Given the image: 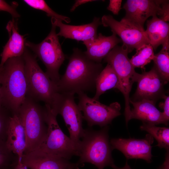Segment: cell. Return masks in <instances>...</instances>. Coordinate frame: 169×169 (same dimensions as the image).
<instances>
[{"label": "cell", "mask_w": 169, "mask_h": 169, "mask_svg": "<svg viewBox=\"0 0 169 169\" xmlns=\"http://www.w3.org/2000/svg\"><path fill=\"white\" fill-rule=\"evenodd\" d=\"M159 168H158V169H159Z\"/></svg>", "instance_id": "38"}, {"label": "cell", "mask_w": 169, "mask_h": 169, "mask_svg": "<svg viewBox=\"0 0 169 169\" xmlns=\"http://www.w3.org/2000/svg\"><path fill=\"white\" fill-rule=\"evenodd\" d=\"M22 56L27 84V95L44 102L53 111L60 94L56 84L43 71L36 57L26 47Z\"/></svg>", "instance_id": "3"}, {"label": "cell", "mask_w": 169, "mask_h": 169, "mask_svg": "<svg viewBox=\"0 0 169 169\" xmlns=\"http://www.w3.org/2000/svg\"><path fill=\"white\" fill-rule=\"evenodd\" d=\"M137 87L131 99L133 101L147 100L156 103L165 95V83L154 66L149 71L139 74L136 82Z\"/></svg>", "instance_id": "13"}, {"label": "cell", "mask_w": 169, "mask_h": 169, "mask_svg": "<svg viewBox=\"0 0 169 169\" xmlns=\"http://www.w3.org/2000/svg\"><path fill=\"white\" fill-rule=\"evenodd\" d=\"M122 0H110L107 9L114 15H118L121 9Z\"/></svg>", "instance_id": "31"}, {"label": "cell", "mask_w": 169, "mask_h": 169, "mask_svg": "<svg viewBox=\"0 0 169 169\" xmlns=\"http://www.w3.org/2000/svg\"><path fill=\"white\" fill-rule=\"evenodd\" d=\"M113 169H132L126 162L125 166L123 167H119L116 166L114 164L111 166Z\"/></svg>", "instance_id": "35"}, {"label": "cell", "mask_w": 169, "mask_h": 169, "mask_svg": "<svg viewBox=\"0 0 169 169\" xmlns=\"http://www.w3.org/2000/svg\"><path fill=\"white\" fill-rule=\"evenodd\" d=\"M121 40L113 33L111 35L106 36L99 33L94 38L83 42L87 50L84 53L90 60L101 63L103 59Z\"/></svg>", "instance_id": "17"}, {"label": "cell", "mask_w": 169, "mask_h": 169, "mask_svg": "<svg viewBox=\"0 0 169 169\" xmlns=\"http://www.w3.org/2000/svg\"><path fill=\"white\" fill-rule=\"evenodd\" d=\"M154 66L165 84L169 80V42L162 45L160 51L154 55Z\"/></svg>", "instance_id": "23"}, {"label": "cell", "mask_w": 169, "mask_h": 169, "mask_svg": "<svg viewBox=\"0 0 169 169\" xmlns=\"http://www.w3.org/2000/svg\"><path fill=\"white\" fill-rule=\"evenodd\" d=\"M2 105L12 114H17L27 93L23 56L8 59L0 68Z\"/></svg>", "instance_id": "2"}, {"label": "cell", "mask_w": 169, "mask_h": 169, "mask_svg": "<svg viewBox=\"0 0 169 169\" xmlns=\"http://www.w3.org/2000/svg\"><path fill=\"white\" fill-rule=\"evenodd\" d=\"M159 169H169V154L166 153L165 155V160L163 165Z\"/></svg>", "instance_id": "33"}, {"label": "cell", "mask_w": 169, "mask_h": 169, "mask_svg": "<svg viewBox=\"0 0 169 169\" xmlns=\"http://www.w3.org/2000/svg\"><path fill=\"white\" fill-rule=\"evenodd\" d=\"M130 103L133 108L131 110L129 121L135 119L141 120L142 122L155 125L160 124L167 125L163 112L156 108L154 101L145 99L133 101L130 100Z\"/></svg>", "instance_id": "19"}, {"label": "cell", "mask_w": 169, "mask_h": 169, "mask_svg": "<svg viewBox=\"0 0 169 169\" xmlns=\"http://www.w3.org/2000/svg\"><path fill=\"white\" fill-rule=\"evenodd\" d=\"M142 131H145L155 138L157 142V146L164 148L166 151L169 150V128L160 127L155 125L143 122L140 127Z\"/></svg>", "instance_id": "24"}, {"label": "cell", "mask_w": 169, "mask_h": 169, "mask_svg": "<svg viewBox=\"0 0 169 169\" xmlns=\"http://www.w3.org/2000/svg\"><path fill=\"white\" fill-rule=\"evenodd\" d=\"M123 8L125 11L123 18L142 29L150 16H157L164 21H169V0H128Z\"/></svg>", "instance_id": "9"}, {"label": "cell", "mask_w": 169, "mask_h": 169, "mask_svg": "<svg viewBox=\"0 0 169 169\" xmlns=\"http://www.w3.org/2000/svg\"><path fill=\"white\" fill-rule=\"evenodd\" d=\"M117 76L111 66L107 64L98 76L96 81V93L93 98L98 100L100 96L106 90L119 87Z\"/></svg>", "instance_id": "22"}, {"label": "cell", "mask_w": 169, "mask_h": 169, "mask_svg": "<svg viewBox=\"0 0 169 169\" xmlns=\"http://www.w3.org/2000/svg\"><path fill=\"white\" fill-rule=\"evenodd\" d=\"M28 168L25 166L22 163L21 161H18L17 164L13 169H28Z\"/></svg>", "instance_id": "34"}, {"label": "cell", "mask_w": 169, "mask_h": 169, "mask_svg": "<svg viewBox=\"0 0 169 169\" xmlns=\"http://www.w3.org/2000/svg\"><path fill=\"white\" fill-rule=\"evenodd\" d=\"M74 94L60 93L54 112L62 116L69 131V138L79 147L84 131L82 124L83 118L75 102Z\"/></svg>", "instance_id": "11"}, {"label": "cell", "mask_w": 169, "mask_h": 169, "mask_svg": "<svg viewBox=\"0 0 169 169\" xmlns=\"http://www.w3.org/2000/svg\"><path fill=\"white\" fill-rule=\"evenodd\" d=\"M14 5L11 6L3 0H0V11H4L10 13L13 17L17 18L20 15L16 10Z\"/></svg>", "instance_id": "29"}, {"label": "cell", "mask_w": 169, "mask_h": 169, "mask_svg": "<svg viewBox=\"0 0 169 169\" xmlns=\"http://www.w3.org/2000/svg\"><path fill=\"white\" fill-rule=\"evenodd\" d=\"M37 101L27 95L17 113L25 134L26 148L24 153L36 149L47 133L46 109Z\"/></svg>", "instance_id": "5"}, {"label": "cell", "mask_w": 169, "mask_h": 169, "mask_svg": "<svg viewBox=\"0 0 169 169\" xmlns=\"http://www.w3.org/2000/svg\"><path fill=\"white\" fill-rule=\"evenodd\" d=\"M12 113L3 105H0V141H6L10 118Z\"/></svg>", "instance_id": "28"}, {"label": "cell", "mask_w": 169, "mask_h": 169, "mask_svg": "<svg viewBox=\"0 0 169 169\" xmlns=\"http://www.w3.org/2000/svg\"><path fill=\"white\" fill-rule=\"evenodd\" d=\"M23 1L32 8L44 11L48 16L51 17V18L64 21L67 23L70 22L69 17L59 14L54 11L44 0H24Z\"/></svg>", "instance_id": "26"}, {"label": "cell", "mask_w": 169, "mask_h": 169, "mask_svg": "<svg viewBox=\"0 0 169 169\" xmlns=\"http://www.w3.org/2000/svg\"><path fill=\"white\" fill-rule=\"evenodd\" d=\"M6 145L8 149L16 155L21 161L26 148L24 130L17 114H12L8 127Z\"/></svg>", "instance_id": "18"}, {"label": "cell", "mask_w": 169, "mask_h": 169, "mask_svg": "<svg viewBox=\"0 0 169 169\" xmlns=\"http://www.w3.org/2000/svg\"><path fill=\"white\" fill-rule=\"evenodd\" d=\"M78 166H79V165L77 163H76L75 164L74 166L72 167H71L69 168V169H79V168Z\"/></svg>", "instance_id": "36"}, {"label": "cell", "mask_w": 169, "mask_h": 169, "mask_svg": "<svg viewBox=\"0 0 169 169\" xmlns=\"http://www.w3.org/2000/svg\"><path fill=\"white\" fill-rule=\"evenodd\" d=\"M153 142V137L147 134L142 139L113 138L110 143L112 150L120 151L127 159H141L150 163L152 156L151 145Z\"/></svg>", "instance_id": "14"}, {"label": "cell", "mask_w": 169, "mask_h": 169, "mask_svg": "<svg viewBox=\"0 0 169 169\" xmlns=\"http://www.w3.org/2000/svg\"><path fill=\"white\" fill-rule=\"evenodd\" d=\"M6 28L9 39L1 54L0 68L8 59L22 56L26 48L24 36L19 33L17 23L14 19L8 23Z\"/></svg>", "instance_id": "20"}, {"label": "cell", "mask_w": 169, "mask_h": 169, "mask_svg": "<svg viewBox=\"0 0 169 169\" xmlns=\"http://www.w3.org/2000/svg\"><path fill=\"white\" fill-rule=\"evenodd\" d=\"M146 26L145 32L149 43L154 50L169 41L168 23L155 16L147 21Z\"/></svg>", "instance_id": "21"}, {"label": "cell", "mask_w": 169, "mask_h": 169, "mask_svg": "<svg viewBox=\"0 0 169 169\" xmlns=\"http://www.w3.org/2000/svg\"><path fill=\"white\" fill-rule=\"evenodd\" d=\"M56 27L52 24L50 33L40 43L36 44L26 41L25 46L31 49L42 61L46 68L45 73L56 84L60 78L59 70L65 56L56 33Z\"/></svg>", "instance_id": "8"}, {"label": "cell", "mask_w": 169, "mask_h": 169, "mask_svg": "<svg viewBox=\"0 0 169 169\" xmlns=\"http://www.w3.org/2000/svg\"><path fill=\"white\" fill-rule=\"evenodd\" d=\"M162 98L164 99V102L160 103L159 105V107L163 110V114L167 125L169 120V96L165 95Z\"/></svg>", "instance_id": "30"}, {"label": "cell", "mask_w": 169, "mask_h": 169, "mask_svg": "<svg viewBox=\"0 0 169 169\" xmlns=\"http://www.w3.org/2000/svg\"><path fill=\"white\" fill-rule=\"evenodd\" d=\"M94 0H77L75 1V3L72 7L70 9V12H73L76 8L79 5L86 3L95 1Z\"/></svg>", "instance_id": "32"}, {"label": "cell", "mask_w": 169, "mask_h": 169, "mask_svg": "<svg viewBox=\"0 0 169 169\" xmlns=\"http://www.w3.org/2000/svg\"><path fill=\"white\" fill-rule=\"evenodd\" d=\"M18 156L10 151L7 146L6 141H0V169H3L10 164L16 165Z\"/></svg>", "instance_id": "27"}, {"label": "cell", "mask_w": 169, "mask_h": 169, "mask_svg": "<svg viewBox=\"0 0 169 169\" xmlns=\"http://www.w3.org/2000/svg\"><path fill=\"white\" fill-rule=\"evenodd\" d=\"M127 48L122 45L115 46L104 59V62L110 64L115 72L119 80V90L123 94L125 100V116L126 125L129 121L130 109V93L133 83L136 82L139 74L128 57Z\"/></svg>", "instance_id": "6"}, {"label": "cell", "mask_w": 169, "mask_h": 169, "mask_svg": "<svg viewBox=\"0 0 169 169\" xmlns=\"http://www.w3.org/2000/svg\"><path fill=\"white\" fill-rule=\"evenodd\" d=\"M154 54V49L150 44H144L136 49V53L130 59V61L135 68H139L145 69V66L153 60Z\"/></svg>", "instance_id": "25"}, {"label": "cell", "mask_w": 169, "mask_h": 169, "mask_svg": "<svg viewBox=\"0 0 169 169\" xmlns=\"http://www.w3.org/2000/svg\"><path fill=\"white\" fill-rule=\"evenodd\" d=\"M21 161L30 169H69L76 164L64 158L49 156L36 150L24 153Z\"/></svg>", "instance_id": "15"}, {"label": "cell", "mask_w": 169, "mask_h": 169, "mask_svg": "<svg viewBox=\"0 0 169 169\" xmlns=\"http://www.w3.org/2000/svg\"><path fill=\"white\" fill-rule=\"evenodd\" d=\"M78 94V106L83 112V119L87 121L89 127L96 125L104 127L111 124L115 118L121 114L120 105L117 102L108 106L89 97L84 92H79Z\"/></svg>", "instance_id": "10"}, {"label": "cell", "mask_w": 169, "mask_h": 169, "mask_svg": "<svg viewBox=\"0 0 169 169\" xmlns=\"http://www.w3.org/2000/svg\"><path fill=\"white\" fill-rule=\"evenodd\" d=\"M105 27H109L112 33L118 35L129 53L142 45L149 44L144 29L140 28L123 18L119 21L111 15H104L101 19Z\"/></svg>", "instance_id": "12"}, {"label": "cell", "mask_w": 169, "mask_h": 169, "mask_svg": "<svg viewBox=\"0 0 169 169\" xmlns=\"http://www.w3.org/2000/svg\"><path fill=\"white\" fill-rule=\"evenodd\" d=\"M47 133L44 140L36 150L49 156L69 160L78 156V146L66 136L60 128L57 115L45 105ZM34 151V150H33Z\"/></svg>", "instance_id": "7"}, {"label": "cell", "mask_w": 169, "mask_h": 169, "mask_svg": "<svg viewBox=\"0 0 169 169\" xmlns=\"http://www.w3.org/2000/svg\"><path fill=\"white\" fill-rule=\"evenodd\" d=\"M2 105V97H1V85L0 79V105Z\"/></svg>", "instance_id": "37"}, {"label": "cell", "mask_w": 169, "mask_h": 169, "mask_svg": "<svg viewBox=\"0 0 169 169\" xmlns=\"http://www.w3.org/2000/svg\"><path fill=\"white\" fill-rule=\"evenodd\" d=\"M108 130L107 125L98 131L90 128L84 129L78 147L77 156L79 158L77 163L79 165L90 163L98 169H104L114 164Z\"/></svg>", "instance_id": "4"}, {"label": "cell", "mask_w": 169, "mask_h": 169, "mask_svg": "<svg viewBox=\"0 0 169 169\" xmlns=\"http://www.w3.org/2000/svg\"><path fill=\"white\" fill-rule=\"evenodd\" d=\"M51 20L52 24L60 29L58 36L83 42L96 37L97 28L102 24L100 18L96 17L90 23L78 26L64 24L62 21L53 18Z\"/></svg>", "instance_id": "16"}, {"label": "cell", "mask_w": 169, "mask_h": 169, "mask_svg": "<svg viewBox=\"0 0 169 169\" xmlns=\"http://www.w3.org/2000/svg\"><path fill=\"white\" fill-rule=\"evenodd\" d=\"M64 74L56 84L59 93H78L91 91L103 69L102 64L89 59L77 48L73 50Z\"/></svg>", "instance_id": "1"}]
</instances>
